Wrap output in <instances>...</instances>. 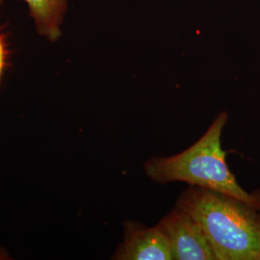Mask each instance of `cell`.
Returning a JSON list of instances; mask_svg holds the SVG:
<instances>
[{
	"label": "cell",
	"mask_w": 260,
	"mask_h": 260,
	"mask_svg": "<svg viewBox=\"0 0 260 260\" xmlns=\"http://www.w3.org/2000/svg\"><path fill=\"white\" fill-rule=\"evenodd\" d=\"M176 205L202 224L217 260H260V210L255 206L195 185L186 188Z\"/></svg>",
	"instance_id": "cell-1"
},
{
	"label": "cell",
	"mask_w": 260,
	"mask_h": 260,
	"mask_svg": "<svg viewBox=\"0 0 260 260\" xmlns=\"http://www.w3.org/2000/svg\"><path fill=\"white\" fill-rule=\"evenodd\" d=\"M116 260H173L167 235L159 224L146 226L126 221L123 239L112 257Z\"/></svg>",
	"instance_id": "cell-4"
},
{
	"label": "cell",
	"mask_w": 260,
	"mask_h": 260,
	"mask_svg": "<svg viewBox=\"0 0 260 260\" xmlns=\"http://www.w3.org/2000/svg\"><path fill=\"white\" fill-rule=\"evenodd\" d=\"M3 1H4V0H0V5L3 3Z\"/></svg>",
	"instance_id": "cell-7"
},
{
	"label": "cell",
	"mask_w": 260,
	"mask_h": 260,
	"mask_svg": "<svg viewBox=\"0 0 260 260\" xmlns=\"http://www.w3.org/2000/svg\"><path fill=\"white\" fill-rule=\"evenodd\" d=\"M9 59V47L5 33L0 28V81L4 71L6 70L8 65Z\"/></svg>",
	"instance_id": "cell-6"
},
{
	"label": "cell",
	"mask_w": 260,
	"mask_h": 260,
	"mask_svg": "<svg viewBox=\"0 0 260 260\" xmlns=\"http://www.w3.org/2000/svg\"><path fill=\"white\" fill-rule=\"evenodd\" d=\"M158 224L167 235L173 260H217L202 224L184 209L176 205Z\"/></svg>",
	"instance_id": "cell-3"
},
{
	"label": "cell",
	"mask_w": 260,
	"mask_h": 260,
	"mask_svg": "<svg viewBox=\"0 0 260 260\" xmlns=\"http://www.w3.org/2000/svg\"><path fill=\"white\" fill-rule=\"evenodd\" d=\"M226 111L215 118L205 134L185 150L171 156L152 157L145 162L144 172L160 184L186 182L232 196L260 210V193H249L237 182L225 160L221 137L228 122Z\"/></svg>",
	"instance_id": "cell-2"
},
{
	"label": "cell",
	"mask_w": 260,
	"mask_h": 260,
	"mask_svg": "<svg viewBox=\"0 0 260 260\" xmlns=\"http://www.w3.org/2000/svg\"><path fill=\"white\" fill-rule=\"evenodd\" d=\"M36 32L49 42L62 37L68 0H24Z\"/></svg>",
	"instance_id": "cell-5"
}]
</instances>
